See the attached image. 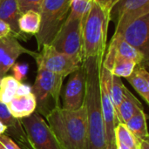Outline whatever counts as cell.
Here are the masks:
<instances>
[{"mask_svg":"<svg viewBox=\"0 0 149 149\" xmlns=\"http://www.w3.org/2000/svg\"><path fill=\"white\" fill-rule=\"evenodd\" d=\"M0 149H23L6 134L0 135Z\"/></svg>","mask_w":149,"mask_h":149,"instance_id":"cell-27","label":"cell"},{"mask_svg":"<svg viewBox=\"0 0 149 149\" xmlns=\"http://www.w3.org/2000/svg\"><path fill=\"white\" fill-rule=\"evenodd\" d=\"M20 83L13 76L5 75L0 80V102L8 104L12 100L17 96Z\"/></svg>","mask_w":149,"mask_h":149,"instance_id":"cell-21","label":"cell"},{"mask_svg":"<svg viewBox=\"0 0 149 149\" xmlns=\"http://www.w3.org/2000/svg\"><path fill=\"white\" fill-rule=\"evenodd\" d=\"M139 149H149L148 140L139 141Z\"/></svg>","mask_w":149,"mask_h":149,"instance_id":"cell-30","label":"cell"},{"mask_svg":"<svg viewBox=\"0 0 149 149\" xmlns=\"http://www.w3.org/2000/svg\"><path fill=\"white\" fill-rule=\"evenodd\" d=\"M149 13L144 14L140 17L129 23L120 33L127 43L141 52L146 58H149Z\"/></svg>","mask_w":149,"mask_h":149,"instance_id":"cell-11","label":"cell"},{"mask_svg":"<svg viewBox=\"0 0 149 149\" xmlns=\"http://www.w3.org/2000/svg\"><path fill=\"white\" fill-rule=\"evenodd\" d=\"M12 70L13 77L19 82H24V80L26 79L29 66L25 63H15L12 67L10 68Z\"/></svg>","mask_w":149,"mask_h":149,"instance_id":"cell-26","label":"cell"},{"mask_svg":"<svg viewBox=\"0 0 149 149\" xmlns=\"http://www.w3.org/2000/svg\"><path fill=\"white\" fill-rule=\"evenodd\" d=\"M34 58L38 68L45 69L64 78L75 72L82 65L73 58L58 52L51 45H44Z\"/></svg>","mask_w":149,"mask_h":149,"instance_id":"cell-8","label":"cell"},{"mask_svg":"<svg viewBox=\"0 0 149 149\" xmlns=\"http://www.w3.org/2000/svg\"><path fill=\"white\" fill-rule=\"evenodd\" d=\"M6 105L11 115L18 120L31 116L36 112L37 107L36 99L32 93L17 96Z\"/></svg>","mask_w":149,"mask_h":149,"instance_id":"cell-15","label":"cell"},{"mask_svg":"<svg viewBox=\"0 0 149 149\" xmlns=\"http://www.w3.org/2000/svg\"><path fill=\"white\" fill-rule=\"evenodd\" d=\"M43 1L44 0H17V3L21 14L28 10H34L39 13Z\"/></svg>","mask_w":149,"mask_h":149,"instance_id":"cell-25","label":"cell"},{"mask_svg":"<svg viewBox=\"0 0 149 149\" xmlns=\"http://www.w3.org/2000/svg\"><path fill=\"white\" fill-rule=\"evenodd\" d=\"M82 19L68 14L65 23L51 43L58 52L66 54L79 63L84 61Z\"/></svg>","mask_w":149,"mask_h":149,"instance_id":"cell-6","label":"cell"},{"mask_svg":"<svg viewBox=\"0 0 149 149\" xmlns=\"http://www.w3.org/2000/svg\"><path fill=\"white\" fill-rule=\"evenodd\" d=\"M104 57L83 61L86 69L85 106L87 115V149H107L100 99V74Z\"/></svg>","mask_w":149,"mask_h":149,"instance_id":"cell-1","label":"cell"},{"mask_svg":"<svg viewBox=\"0 0 149 149\" xmlns=\"http://www.w3.org/2000/svg\"><path fill=\"white\" fill-rule=\"evenodd\" d=\"M127 79L143 100L149 104V73L147 66L137 65Z\"/></svg>","mask_w":149,"mask_h":149,"instance_id":"cell-18","label":"cell"},{"mask_svg":"<svg viewBox=\"0 0 149 149\" xmlns=\"http://www.w3.org/2000/svg\"><path fill=\"white\" fill-rule=\"evenodd\" d=\"M125 124L138 141L148 140L147 115L144 110L139 112L137 114L133 116Z\"/></svg>","mask_w":149,"mask_h":149,"instance_id":"cell-20","label":"cell"},{"mask_svg":"<svg viewBox=\"0 0 149 149\" xmlns=\"http://www.w3.org/2000/svg\"><path fill=\"white\" fill-rule=\"evenodd\" d=\"M21 15L17 0H0V19L9 24L15 37L21 34L18 28V19Z\"/></svg>","mask_w":149,"mask_h":149,"instance_id":"cell-17","label":"cell"},{"mask_svg":"<svg viewBox=\"0 0 149 149\" xmlns=\"http://www.w3.org/2000/svg\"><path fill=\"white\" fill-rule=\"evenodd\" d=\"M24 53L35 58L38 52L24 48L13 35L0 38V80L16 63L17 58Z\"/></svg>","mask_w":149,"mask_h":149,"instance_id":"cell-12","label":"cell"},{"mask_svg":"<svg viewBox=\"0 0 149 149\" xmlns=\"http://www.w3.org/2000/svg\"><path fill=\"white\" fill-rule=\"evenodd\" d=\"M107 149H116V148H115V141H114L113 143L108 145V146L107 147Z\"/></svg>","mask_w":149,"mask_h":149,"instance_id":"cell-33","label":"cell"},{"mask_svg":"<svg viewBox=\"0 0 149 149\" xmlns=\"http://www.w3.org/2000/svg\"><path fill=\"white\" fill-rule=\"evenodd\" d=\"M125 89H126V86L123 84L121 78L112 74V77L109 81V93H110L113 105L116 111L119 106L120 105V103L122 102Z\"/></svg>","mask_w":149,"mask_h":149,"instance_id":"cell-23","label":"cell"},{"mask_svg":"<svg viewBox=\"0 0 149 149\" xmlns=\"http://www.w3.org/2000/svg\"><path fill=\"white\" fill-rule=\"evenodd\" d=\"M93 2V0H71V11L69 15L84 21Z\"/></svg>","mask_w":149,"mask_h":149,"instance_id":"cell-24","label":"cell"},{"mask_svg":"<svg viewBox=\"0 0 149 149\" xmlns=\"http://www.w3.org/2000/svg\"><path fill=\"white\" fill-rule=\"evenodd\" d=\"M93 1L100 8H102L103 10L112 13V10L118 4V3L120 0H93Z\"/></svg>","mask_w":149,"mask_h":149,"instance_id":"cell-28","label":"cell"},{"mask_svg":"<svg viewBox=\"0 0 149 149\" xmlns=\"http://www.w3.org/2000/svg\"><path fill=\"white\" fill-rule=\"evenodd\" d=\"M86 82V69L82 63L79 69L70 74L65 88L61 91V107L63 109L76 110L84 105Z\"/></svg>","mask_w":149,"mask_h":149,"instance_id":"cell-9","label":"cell"},{"mask_svg":"<svg viewBox=\"0 0 149 149\" xmlns=\"http://www.w3.org/2000/svg\"><path fill=\"white\" fill-rule=\"evenodd\" d=\"M115 148H116V149H132L129 147H127V146L123 145L122 143H120L117 141H115Z\"/></svg>","mask_w":149,"mask_h":149,"instance_id":"cell-31","label":"cell"},{"mask_svg":"<svg viewBox=\"0 0 149 149\" xmlns=\"http://www.w3.org/2000/svg\"><path fill=\"white\" fill-rule=\"evenodd\" d=\"M64 79L61 75L38 68L31 93L36 99V112L44 119L54 109L61 107L60 95Z\"/></svg>","mask_w":149,"mask_h":149,"instance_id":"cell-4","label":"cell"},{"mask_svg":"<svg viewBox=\"0 0 149 149\" xmlns=\"http://www.w3.org/2000/svg\"><path fill=\"white\" fill-rule=\"evenodd\" d=\"M111 16V12L103 10L93 2L82 23L84 60L105 56Z\"/></svg>","mask_w":149,"mask_h":149,"instance_id":"cell-3","label":"cell"},{"mask_svg":"<svg viewBox=\"0 0 149 149\" xmlns=\"http://www.w3.org/2000/svg\"><path fill=\"white\" fill-rule=\"evenodd\" d=\"M40 23V14L34 10H28L20 16L18 19V28L21 33L36 36L39 31Z\"/></svg>","mask_w":149,"mask_h":149,"instance_id":"cell-19","label":"cell"},{"mask_svg":"<svg viewBox=\"0 0 149 149\" xmlns=\"http://www.w3.org/2000/svg\"><path fill=\"white\" fill-rule=\"evenodd\" d=\"M144 110L140 100L126 87L122 102L119 106L116 113L119 123H126L139 112Z\"/></svg>","mask_w":149,"mask_h":149,"instance_id":"cell-16","label":"cell"},{"mask_svg":"<svg viewBox=\"0 0 149 149\" xmlns=\"http://www.w3.org/2000/svg\"><path fill=\"white\" fill-rule=\"evenodd\" d=\"M107 53L120 56L134 61L137 65H143L146 66L148 61V59L146 58V57L141 52L127 43L118 34H113Z\"/></svg>","mask_w":149,"mask_h":149,"instance_id":"cell-14","label":"cell"},{"mask_svg":"<svg viewBox=\"0 0 149 149\" xmlns=\"http://www.w3.org/2000/svg\"><path fill=\"white\" fill-rule=\"evenodd\" d=\"M114 141L132 149H139V141L130 132L125 123H118L114 129Z\"/></svg>","mask_w":149,"mask_h":149,"instance_id":"cell-22","label":"cell"},{"mask_svg":"<svg viewBox=\"0 0 149 149\" xmlns=\"http://www.w3.org/2000/svg\"><path fill=\"white\" fill-rule=\"evenodd\" d=\"M20 121L27 137L28 149H63L45 120L37 112Z\"/></svg>","mask_w":149,"mask_h":149,"instance_id":"cell-7","label":"cell"},{"mask_svg":"<svg viewBox=\"0 0 149 149\" xmlns=\"http://www.w3.org/2000/svg\"><path fill=\"white\" fill-rule=\"evenodd\" d=\"M63 149H87V115L84 105L76 110L58 107L45 118Z\"/></svg>","mask_w":149,"mask_h":149,"instance_id":"cell-2","label":"cell"},{"mask_svg":"<svg viewBox=\"0 0 149 149\" xmlns=\"http://www.w3.org/2000/svg\"><path fill=\"white\" fill-rule=\"evenodd\" d=\"M9 35H12L11 30H10L9 24L0 19V38H4Z\"/></svg>","mask_w":149,"mask_h":149,"instance_id":"cell-29","label":"cell"},{"mask_svg":"<svg viewBox=\"0 0 149 149\" xmlns=\"http://www.w3.org/2000/svg\"><path fill=\"white\" fill-rule=\"evenodd\" d=\"M6 130H7L6 126H5L3 123H2V122L0 121V135L4 134H5V132H6Z\"/></svg>","mask_w":149,"mask_h":149,"instance_id":"cell-32","label":"cell"},{"mask_svg":"<svg viewBox=\"0 0 149 149\" xmlns=\"http://www.w3.org/2000/svg\"><path fill=\"white\" fill-rule=\"evenodd\" d=\"M71 8V0H44L40 9V29L36 35L40 51L45 45H51L54 37L65 23Z\"/></svg>","mask_w":149,"mask_h":149,"instance_id":"cell-5","label":"cell"},{"mask_svg":"<svg viewBox=\"0 0 149 149\" xmlns=\"http://www.w3.org/2000/svg\"><path fill=\"white\" fill-rule=\"evenodd\" d=\"M117 7V24L114 33H120L129 23L149 13V0H120Z\"/></svg>","mask_w":149,"mask_h":149,"instance_id":"cell-13","label":"cell"},{"mask_svg":"<svg viewBox=\"0 0 149 149\" xmlns=\"http://www.w3.org/2000/svg\"><path fill=\"white\" fill-rule=\"evenodd\" d=\"M111 77L112 73L102 66L100 74V99L107 147L114 142V129L119 123L117 113L109 93V81Z\"/></svg>","mask_w":149,"mask_h":149,"instance_id":"cell-10","label":"cell"}]
</instances>
